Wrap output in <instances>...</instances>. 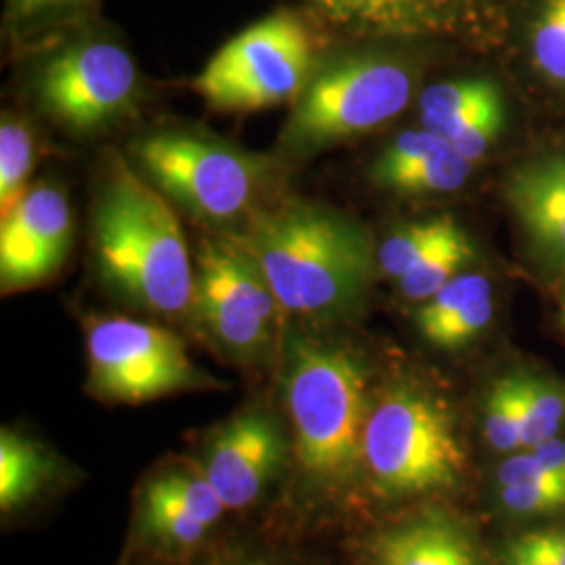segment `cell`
<instances>
[{"instance_id":"obj_37","label":"cell","mask_w":565,"mask_h":565,"mask_svg":"<svg viewBox=\"0 0 565 565\" xmlns=\"http://www.w3.org/2000/svg\"><path fill=\"white\" fill-rule=\"evenodd\" d=\"M562 324L565 327V289H564V302H562Z\"/></svg>"},{"instance_id":"obj_30","label":"cell","mask_w":565,"mask_h":565,"mask_svg":"<svg viewBox=\"0 0 565 565\" xmlns=\"http://www.w3.org/2000/svg\"><path fill=\"white\" fill-rule=\"evenodd\" d=\"M501 505L515 515L555 513L565 509V484L503 486Z\"/></svg>"},{"instance_id":"obj_21","label":"cell","mask_w":565,"mask_h":565,"mask_svg":"<svg viewBox=\"0 0 565 565\" xmlns=\"http://www.w3.org/2000/svg\"><path fill=\"white\" fill-rule=\"evenodd\" d=\"M515 380L524 413L522 446L532 450L551 438H557L565 419V392L555 382L530 373H515Z\"/></svg>"},{"instance_id":"obj_4","label":"cell","mask_w":565,"mask_h":565,"mask_svg":"<svg viewBox=\"0 0 565 565\" xmlns=\"http://www.w3.org/2000/svg\"><path fill=\"white\" fill-rule=\"evenodd\" d=\"M363 465L375 492L387 499L455 488L465 452L446 404L417 387L390 390L371 406Z\"/></svg>"},{"instance_id":"obj_18","label":"cell","mask_w":565,"mask_h":565,"mask_svg":"<svg viewBox=\"0 0 565 565\" xmlns=\"http://www.w3.org/2000/svg\"><path fill=\"white\" fill-rule=\"evenodd\" d=\"M499 97V86L484 78L434 84L419 99L422 126L450 142L488 103Z\"/></svg>"},{"instance_id":"obj_6","label":"cell","mask_w":565,"mask_h":565,"mask_svg":"<svg viewBox=\"0 0 565 565\" xmlns=\"http://www.w3.org/2000/svg\"><path fill=\"white\" fill-rule=\"evenodd\" d=\"M315 63V41L291 13L256 21L224 44L193 81V90L223 111H256L298 99Z\"/></svg>"},{"instance_id":"obj_8","label":"cell","mask_w":565,"mask_h":565,"mask_svg":"<svg viewBox=\"0 0 565 565\" xmlns=\"http://www.w3.org/2000/svg\"><path fill=\"white\" fill-rule=\"evenodd\" d=\"M90 390L111 403L139 404L212 384L186 348L158 324L105 317L86 327Z\"/></svg>"},{"instance_id":"obj_28","label":"cell","mask_w":565,"mask_h":565,"mask_svg":"<svg viewBox=\"0 0 565 565\" xmlns=\"http://www.w3.org/2000/svg\"><path fill=\"white\" fill-rule=\"evenodd\" d=\"M452 151L450 142L429 132V130H408L398 135L394 141L390 142L380 156V160L373 166V181L382 182L387 177L403 172L406 168H413L417 163L434 160L438 156H445Z\"/></svg>"},{"instance_id":"obj_15","label":"cell","mask_w":565,"mask_h":565,"mask_svg":"<svg viewBox=\"0 0 565 565\" xmlns=\"http://www.w3.org/2000/svg\"><path fill=\"white\" fill-rule=\"evenodd\" d=\"M324 15L364 32L415 36L452 32L461 21V0H310Z\"/></svg>"},{"instance_id":"obj_1","label":"cell","mask_w":565,"mask_h":565,"mask_svg":"<svg viewBox=\"0 0 565 565\" xmlns=\"http://www.w3.org/2000/svg\"><path fill=\"white\" fill-rule=\"evenodd\" d=\"M226 239L258 268L282 312L306 319L354 310L377 260L361 224L298 200L254 210Z\"/></svg>"},{"instance_id":"obj_5","label":"cell","mask_w":565,"mask_h":565,"mask_svg":"<svg viewBox=\"0 0 565 565\" xmlns=\"http://www.w3.org/2000/svg\"><path fill=\"white\" fill-rule=\"evenodd\" d=\"M149 181L203 223L249 216L268 174L264 158L186 130H163L132 147Z\"/></svg>"},{"instance_id":"obj_23","label":"cell","mask_w":565,"mask_h":565,"mask_svg":"<svg viewBox=\"0 0 565 565\" xmlns=\"http://www.w3.org/2000/svg\"><path fill=\"white\" fill-rule=\"evenodd\" d=\"M34 166V141L30 130L13 118L0 126V214L20 202Z\"/></svg>"},{"instance_id":"obj_20","label":"cell","mask_w":565,"mask_h":565,"mask_svg":"<svg viewBox=\"0 0 565 565\" xmlns=\"http://www.w3.org/2000/svg\"><path fill=\"white\" fill-rule=\"evenodd\" d=\"M141 530L149 541L163 548L181 551L200 545L210 525L147 484L141 501Z\"/></svg>"},{"instance_id":"obj_24","label":"cell","mask_w":565,"mask_h":565,"mask_svg":"<svg viewBox=\"0 0 565 565\" xmlns=\"http://www.w3.org/2000/svg\"><path fill=\"white\" fill-rule=\"evenodd\" d=\"M471 163L473 162L465 160L463 156H459L452 149L445 156H438L434 160H427V162L417 163L413 168H406L403 172H396L377 184L390 189V191L408 193V195L450 193L469 181Z\"/></svg>"},{"instance_id":"obj_35","label":"cell","mask_w":565,"mask_h":565,"mask_svg":"<svg viewBox=\"0 0 565 565\" xmlns=\"http://www.w3.org/2000/svg\"><path fill=\"white\" fill-rule=\"evenodd\" d=\"M539 539L553 553L557 564L565 565V527L543 530V532H539Z\"/></svg>"},{"instance_id":"obj_7","label":"cell","mask_w":565,"mask_h":565,"mask_svg":"<svg viewBox=\"0 0 565 565\" xmlns=\"http://www.w3.org/2000/svg\"><path fill=\"white\" fill-rule=\"evenodd\" d=\"M413 81L401 63L380 57L340 61L306 84L285 124L287 151H312L375 130L401 116Z\"/></svg>"},{"instance_id":"obj_11","label":"cell","mask_w":565,"mask_h":565,"mask_svg":"<svg viewBox=\"0 0 565 565\" xmlns=\"http://www.w3.org/2000/svg\"><path fill=\"white\" fill-rule=\"evenodd\" d=\"M72 239V212L53 184L30 186L0 224V285L11 294L60 270Z\"/></svg>"},{"instance_id":"obj_22","label":"cell","mask_w":565,"mask_h":565,"mask_svg":"<svg viewBox=\"0 0 565 565\" xmlns=\"http://www.w3.org/2000/svg\"><path fill=\"white\" fill-rule=\"evenodd\" d=\"M457 224L459 223L452 216H438L408 224L392 233L377 252V264L382 273L398 281L411 270L413 264L422 260L436 243L443 242Z\"/></svg>"},{"instance_id":"obj_25","label":"cell","mask_w":565,"mask_h":565,"mask_svg":"<svg viewBox=\"0 0 565 565\" xmlns=\"http://www.w3.org/2000/svg\"><path fill=\"white\" fill-rule=\"evenodd\" d=\"M484 434L494 450L511 452L524 448V413L515 375H507L490 390L486 401Z\"/></svg>"},{"instance_id":"obj_17","label":"cell","mask_w":565,"mask_h":565,"mask_svg":"<svg viewBox=\"0 0 565 565\" xmlns=\"http://www.w3.org/2000/svg\"><path fill=\"white\" fill-rule=\"evenodd\" d=\"M55 478V461L39 443L11 429L0 434V509L13 513L41 497Z\"/></svg>"},{"instance_id":"obj_9","label":"cell","mask_w":565,"mask_h":565,"mask_svg":"<svg viewBox=\"0 0 565 565\" xmlns=\"http://www.w3.org/2000/svg\"><path fill=\"white\" fill-rule=\"evenodd\" d=\"M281 306L235 243L203 239L191 312L210 340L242 363L263 359Z\"/></svg>"},{"instance_id":"obj_14","label":"cell","mask_w":565,"mask_h":565,"mask_svg":"<svg viewBox=\"0 0 565 565\" xmlns=\"http://www.w3.org/2000/svg\"><path fill=\"white\" fill-rule=\"evenodd\" d=\"M366 565H486L471 532L443 511L385 527L366 551Z\"/></svg>"},{"instance_id":"obj_19","label":"cell","mask_w":565,"mask_h":565,"mask_svg":"<svg viewBox=\"0 0 565 565\" xmlns=\"http://www.w3.org/2000/svg\"><path fill=\"white\" fill-rule=\"evenodd\" d=\"M476 258V249L461 224H457L445 239L436 243L422 260L398 279L404 298L427 302L445 285L461 275V268Z\"/></svg>"},{"instance_id":"obj_13","label":"cell","mask_w":565,"mask_h":565,"mask_svg":"<svg viewBox=\"0 0 565 565\" xmlns=\"http://www.w3.org/2000/svg\"><path fill=\"white\" fill-rule=\"evenodd\" d=\"M505 200L534 258L551 270L565 268V153L518 166Z\"/></svg>"},{"instance_id":"obj_27","label":"cell","mask_w":565,"mask_h":565,"mask_svg":"<svg viewBox=\"0 0 565 565\" xmlns=\"http://www.w3.org/2000/svg\"><path fill=\"white\" fill-rule=\"evenodd\" d=\"M163 497L172 499L174 503L184 507L189 513H193L203 524H216L223 518V499L214 490V486L207 482L203 473H189V471H170L166 476L156 478L151 484Z\"/></svg>"},{"instance_id":"obj_2","label":"cell","mask_w":565,"mask_h":565,"mask_svg":"<svg viewBox=\"0 0 565 565\" xmlns=\"http://www.w3.org/2000/svg\"><path fill=\"white\" fill-rule=\"evenodd\" d=\"M95 254L103 277L130 302L166 317L191 310L195 268L177 212L116 153L95 205Z\"/></svg>"},{"instance_id":"obj_36","label":"cell","mask_w":565,"mask_h":565,"mask_svg":"<svg viewBox=\"0 0 565 565\" xmlns=\"http://www.w3.org/2000/svg\"><path fill=\"white\" fill-rule=\"evenodd\" d=\"M210 565H275V564H270V562H264V559H224V562H218V564H210Z\"/></svg>"},{"instance_id":"obj_26","label":"cell","mask_w":565,"mask_h":565,"mask_svg":"<svg viewBox=\"0 0 565 565\" xmlns=\"http://www.w3.org/2000/svg\"><path fill=\"white\" fill-rule=\"evenodd\" d=\"M532 57L546 78L565 84V0H545L532 25Z\"/></svg>"},{"instance_id":"obj_32","label":"cell","mask_w":565,"mask_h":565,"mask_svg":"<svg viewBox=\"0 0 565 565\" xmlns=\"http://www.w3.org/2000/svg\"><path fill=\"white\" fill-rule=\"evenodd\" d=\"M507 565H559L553 553L543 545L539 532L525 534L505 546Z\"/></svg>"},{"instance_id":"obj_10","label":"cell","mask_w":565,"mask_h":565,"mask_svg":"<svg viewBox=\"0 0 565 565\" xmlns=\"http://www.w3.org/2000/svg\"><path fill=\"white\" fill-rule=\"evenodd\" d=\"M137 67L114 42L74 44L44 63L36 95L44 111L76 132L121 116L137 95Z\"/></svg>"},{"instance_id":"obj_29","label":"cell","mask_w":565,"mask_h":565,"mask_svg":"<svg viewBox=\"0 0 565 565\" xmlns=\"http://www.w3.org/2000/svg\"><path fill=\"white\" fill-rule=\"evenodd\" d=\"M505 120V107H503V97L488 103L484 109L465 126L463 130L450 141V147L463 156L465 160L476 162L484 158L486 151L490 145L497 141L501 128Z\"/></svg>"},{"instance_id":"obj_34","label":"cell","mask_w":565,"mask_h":565,"mask_svg":"<svg viewBox=\"0 0 565 565\" xmlns=\"http://www.w3.org/2000/svg\"><path fill=\"white\" fill-rule=\"evenodd\" d=\"M81 0H13L15 11L21 18H32V15H41L46 11H57L70 4H78Z\"/></svg>"},{"instance_id":"obj_3","label":"cell","mask_w":565,"mask_h":565,"mask_svg":"<svg viewBox=\"0 0 565 565\" xmlns=\"http://www.w3.org/2000/svg\"><path fill=\"white\" fill-rule=\"evenodd\" d=\"M285 403L306 486L329 497L354 484L364 469V425L371 413L361 361L340 345L291 340Z\"/></svg>"},{"instance_id":"obj_31","label":"cell","mask_w":565,"mask_h":565,"mask_svg":"<svg viewBox=\"0 0 565 565\" xmlns=\"http://www.w3.org/2000/svg\"><path fill=\"white\" fill-rule=\"evenodd\" d=\"M499 482L509 484H565L564 478L555 476L532 450L530 455L511 457L499 469Z\"/></svg>"},{"instance_id":"obj_16","label":"cell","mask_w":565,"mask_h":565,"mask_svg":"<svg viewBox=\"0 0 565 565\" xmlns=\"http://www.w3.org/2000/svg\"><path fill=\"white\" fill-rule=\"evenodd\" d=\"M494 312L492 287L482 275L467 273L445 285L417 312V327L427 342L457 350L480 335Z\"/></svg>"},{"instance_id":"obj_33","label":"cell","mask_w":565,"mask_h":565,"mask_svg":"<svg viewBox=\"0 0 565 565\" xmlns=\"http://www.w3.org/2000/svg\"><path fill=\"white\" fill-rule=\"evenodd\" d=\"M532 452L559 478L565 480V443L559 438H551L543 445L532 448Z\"/></svg>"},{"instance_id":"obj_12","label":"cell","mask_w":565,"mask_h":565,"mask_svg":"<svg viewBox=\"0 0 565 565\" xmlns=\"http://www.w3.org/2000/svg\"><path fill=\"white\" fill-rule=\"evenodd\" d=\"M281 429L264 413H245L212 438L203 476L226 509L254 505L285 461Z\"/></svg>"}]
</instances>
